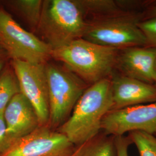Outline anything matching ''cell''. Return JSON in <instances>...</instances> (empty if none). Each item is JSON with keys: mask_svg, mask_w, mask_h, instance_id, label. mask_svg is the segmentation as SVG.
Instances as JSON below:
<instances>
[{"mask_svg": "<svg viewBox=\"0 0 156 156\" xmlns=\"http://www.w3.org/2000/svg\"><path fill=\"white\" fill-rule=\"evenodd\" d=\"M113 104L111 80L104 79L84 90L67 121L57 129L75 146L101 131L104 117Z\"/></svg>", "mask_w": 156, "mask_h": 156, "instance_id": "obj_1", "label": "cell"}, {"mask_svg": "<svg viewBox=\"0 0 156 156\" xmlns=\"http://www.w3.org/2000/svg\"><path fill=\"white\" fill-rule=\"evenodd\" d=\"M117 50L83 38L52 50L51 57L63 62L80 79L95 83L106 79L117 63Z\"/></svg>", "mask_w": 156, "mask_h": 156, "instance_id": "obj_2", "label": "cell"}, {"mask_svg": "<svg viewBox=\"0 0 156 156\" xmlns=\"http://www.w3.org/2000/svg\"><path fill=\"white\" fill-rule=\"evenodd\" d=\"M88 26L77 1L46 0L37 30L53 50L83 38Z\"/></svg>", "mask_w": 156, "mask_h": 156, "instance_id": "obj_3", "label": "cell"}, {"mask_svg": "<svg viewBox=\"0 0 156 156\" xmlns=\"http://www.w3.org/2000/svg\"><path fill=\"white\" fill-rule=\"evenodd\" d=\"M49 106V126L57 130L70 117L85 90L81 79L55 64H45Z\"/></svg>", "mask_w": 156, "mask_h": 156, "instance_id": "obj_4", "label": "cell"}, {"mask_svg": "<svg viewBox=\"0 0 156 156\" xmlns=\"http://www.w3.org/2000/svg\"><path fill=\"white\" fill-rule=\"evenodd\" d=\"M0 45L12 60L46 64L52 49L43 40L29 32L0 8Z\"/></svg>", "mask_w": 156, "mask_h": 156, "instance_id": "obj_5", "label": "cell"}, {"mask_svg": "<svg viewBox=\"0 0 156 156\" xmlns=\"http://www.w3.org/2000/svg\"><path fill=\"white\" fill-rule=\"evenodd\" d=\"M139 23L133 17H107L89 24L83 38L117 50L148 45Z\"/></svg>", "mask_w": 156, "mask_h": 156, "instance_id": "obj_6", "label": "cell"}, {"mask_svg": "<svg viewBox=\"0 0 156 156\" xmlns=\"http://www.w3.org/2000/svg\"><path fill=\"white\" fill-rule=\"evenodd\" d=\"M75 147L64 135L44 126L12 143L0 156H71Z\"/></svg>", "mask_w": 156, "mask_h": 156, "instance_id": "obj_7", "label": "cell"}, {"mask_svg": "<svg viewBox=\"0 0 156 156\" xmlns=\"http://www.w3.org/2000/svg\"><path fill=\"white\" fill-rule=\"evenodd\" d=\"M20 93L36 111L40 126H49V106L45 64L12 60Z\"/></svg>", "mask_w": 156, "mask_h": 156, "instance_id": "obj_8", "label": "cell"}, {"mask_svg": "<svg viewBox=\"0 0 156 156\" xmlns=\"http://www.w3.org/2000/svg\"><path fill=\"white\" fill-rule=\"evenodd\" d=\"M101 131L114 136L136 131L155 135L156 102L108 112L102 120Z\"/></svg>", "mask_w": 156, "mask_h": 156, "instance_id": "obj_9", "label": "cell"}, {"mask_svg": "<svg viewBox=\"0 0 156 156\" xmlns=\"http://www.w3.org/2000/svg\"><path fill=\"white\" fill-rule=\"evenodd\" d=\"M6 149L40 126L38 115L29 101L21 93L15 95L4 111Z\"/></svg>", "mask_w": 156, "mask_h": 156, "instance_id": "obj_10", "label": "cell"}, {"mask_svg": "<svg viewBox=\"0 0 156 156\" xmlns=\"http://www.w3.org/2000/svg\"><path fill=\"white\" fill-rule=\"evenodd\" d=\"M111 84V110L156 102V87L151 84L124 75L113 78Z\"/></svg>", "mask_w": 156, "mask_h": 156, "instance_id": "obj_11", "label": "cell"}, {"mask_svg": "<svg viewBox=\"0 0 156 156\" xmlns=\"http://www.w3.org/2000/svg\"><path fill=\"white\" fill-rule=\"evenodd\" d=\"M156 48L136 46L123 49L117 63L124 76L145 83L154 82Z\"/></svg>", "mask_w": 156, "mask_h": 156, "instance_id": "obj_12", "label": "cell"}, {"mask_svg": "<svg viewBox=\"0 0 156 156\" xmlns=\"http://www.w3.org/2000/svg\"><path fill=\"white\" fill-rule=\"evenodd\" d=\"M71 156H117L115 136L101 131L92 138L75 146Z\"/></svg>", "mask_w": 156, "mask_h": 156, "instance_id": "obj_13", "label": "cell"}, {"mask_svg": "<svg viewBox=\"0 0 156 156\" xmlns=\"http://www.w3.org/2000/svg\"><path fill=\"white\" fill-rule=\"evenodd\" d=\"M44 1L12 0L6 1V5L24 20L33 30H37L39 26Z\"/></svg>", "mask_w": 156, "mask_h": 156, "instance_id": "obj_14", "label": "cell"}, {"mask_svg": "<svg viewBox=\"0 0 156 156\" xmlns=\"http://www.w3.org/2000/svg\"><path fill=\"white\" fill-rule=\"evenodd\" d=\"M19 93V86L11 64L6 65L0 74V111H4L12 98Z\"/></svg>", "mask_w": 156, "mask_h": 156, "instance_id": "obj_15", "label": "cell"}, {"mask_svg": "<svg viewBox=\"0 0 156 156\" xmlns=\"http://www.w3.org/2000/svg\"><path fill=\"white\" fill-rule=\"evenodd\" d=\"M128 137L136 146L140 156H156V137L142 131L129 133Z\"/></svg>", "mask_w": 156, "mask_h": 156, "instance_id": "obj_16", "label": "cell"}, {"mask_svg": "<svg viewBox=\"0 0 156 156\" xmlns=\"http://www.w3.org/2000/svg\"><path fill=\"white\" fill-rule=\"evenodd\" d=\"M139 26L145 34L148 44L156 48V17L140 23Z\"/></svg>", "mask_w": 156, "mask_h": 156, "instance_id": "obj_17", "label": "cell"}, {"mask_svg": "<svg viewBox=\"0 0 156 156\" xmlns=\"http://www.w3.org/2000/svg\"><path fill=\"white\" fill-rule=\"evenodd\" d=\"M115 143L117 149V156H128V148L132 144L128 136H115Z\"/></svg>", "mask_w": 156, "mask_h": 156, "instance_id": "obj_18", "label": "cell"}, {"mask_svg": "<svg viewBox=\"0 0 156 156\" xmlns=\"http://www.w3.org/2000/svg\"><path fill=\"white\" fill-rule=\"evenodd\" d=\"M6 125L4 111H0V153L6 149Z\"/></svg>", "mask_w": 156, "mask_h": 156, "instance_id": "obj_19", "label": "cell"}, {"mask_svg": "<svg viewBox=\"0 0 156 156\" xmlns=\"http://www.w3.org/2000/svg\"><path fill=\"white\" fill-rule=\"evenodd\" d=\"M9 57L8 55L5 50L0 46V74L2 72L6 66Z\"/></svg>", "mask_w": 156, "mask_h": 156, "instance_id": "obj_20", "label": "cell"}, {"mask_svg": "<svg viewBox=\"0 0 156 156\" xmlns=\"http://www.w3.org/2000/svg\"><path fill=\"white\" fill-rule=\"evenodd\" d=\"M151 14L154 16V17H156V7H155L151 11Z\"/></svg>", "mask_w": 156, "mask_h": 156, "instance_id": "obj_21", "label": "cell"}, {"mask_svg": "<svg viewBox=\"0 0 156 156\" xmlns=\"http://www.w3.org/2000/svg\"><path fill=\"white\" fill-rule=\"evenodd\" d=\"M154 82L156 83V65H155V75H154Z\"/></svg>", "mask_w": 156, "mask_h": 156, "instance_id": "obj_22", "label": "cell"}, {"mask_svg": "<svg viewBox=\"0 0 156 156\" xmlns=\"http://www.w3.org/2000/svg\"><path fill=\"white\" fill-rule=\"evenodd\" d=\"M154 136H156V135H154Z\"/></svg>", "mask_w": 156, "mask_h": 156, "instance_id": "obj_23", "label": "cell"}, {"mask_svg": "<svg viewBox=\"0 0 156 156\" xmlns=\"http://www.w3.org/2000/svg\"><path fill=\"white\" fill-rule=\"evenodd\" d=\"M0 46H1V45H0Z\"/></svg>", "mask_w": 156, "mask_h": 156, "instance_id": "obj_24", "label": "cell"}, {"mask_svg": "<svg viewBox=\"0 0 156 156\" xmlns=\"http://www.w3.org/2000/svg\"><path fill=\"white\" fill-rule=\"evenodd\" d=\"M0 8H1V7H0Z\"/></svg>", "mask_w": 156, "mask_h": 156, "instance_id": "obj_25", "label": "cell"}]
</instances>
